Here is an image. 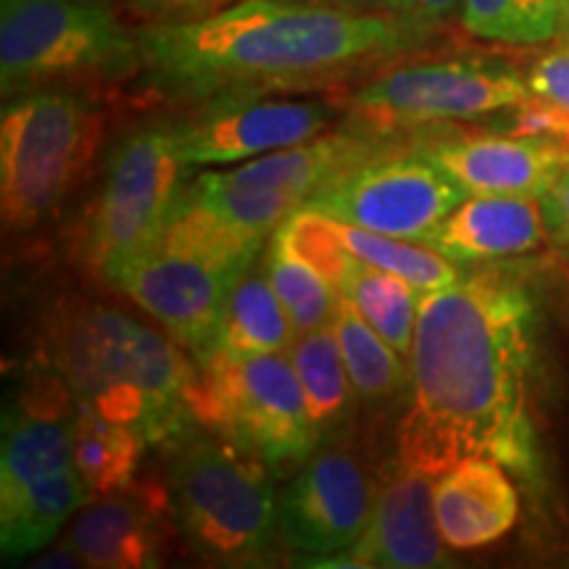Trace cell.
I'll return each mask as SVG.
<instances>
[{
  "instance_id": "1",
  "label": "cell",
  "mask_w": 569,
  "mask_h": 569,
  "mask_svg": "<svg viewBox=\"0 0 569 569\" xmlns=\"http://www.w3.org/2000/svg\"><path fill=\"white\" fill-rule=\"evenodd\" d=\"M532 319L528 290L496 274H465L422 296L398 465L440 478L461 459L486 457L536 475Z\"/></svg>"
},
{
  "instance_id": "2",
  "label": "cell",
  "mask_w": 569,
  "mask_h": 569,
  "mask_svg": "<svg viewBox=\"0 0 569 569\" xmlns=\"http://www.w3.org/2000/svg\"><path fill=\"white\" fill-rule=\"evenodd\" d=\"M430 24L309 0H240L188 24L138 32L146 82L180 101L325 88L422 46Z\"/></svg>"
},
{
  "instance_id": "3",
  "label": "cell",
  "mask_w": 569,
  "mask_h": 569,
  "mask_svg": "<svg viewBox=\"0 0 569 569\" xmlns=\"http://www.w3.org/2000/svg\"><path fill=\"white\" fill-rule=\"evenodd\" d=\"M53 369L80 409L134 427L169 448L193 430L198 372L161 332L113 309H88L63 327Z\"/></svg>"
},
{
  "instance_id": "4",
  "label": "cell",
  "mask_w": 569,
  "mask_h": 569,
  "mask_svg": "<svg viewBox=\"0 0 569 569\" xmlns=\"http://www.w3.org/2000/svg\"><path fill=\"white\" fill-rule=\"evenodd\" d=\"M167 451L169 509L198 557L222 567L267 565L282 540L272 469L201 425Z\"/></svg>"
},
{
  "instance_id": "5",
  "label": "cell",
  "mask_w": 569,
  "mask_h": 569,
  "mask_svg": "<svg viewBox=\"0 0 569 569\" xmlns=\"http://www.w3.org/2000/svg\"><path fill=\"white\" fill-rule=\"evenodd\" d=\"M77 403L67 382L40 377L3 419L0 553L19 561L46 549L88 503L74 461Z\"/></svg>"
},
{
  "instance_id": "6",
  "label": "cell",
  "mask_w": 569,
  "mask_h": 569,
  "mask_svg": "<svg viewBox=\"0 0 569 569\" xmlns=\"http://www.w3.org/2000/svg\"><path fill=\"white\" fill-rule=\"evenodd\" d=\"M103 111L82 92H17L0 117V209L11 230H32L88 174Z\"/></svg>"
},
{
  "instance_id": "7",
  "label": "cell",
  "mask_w": 569,
  "mask_h": 569,
  "mask_svg": "<svg viewBox=\"0 0 569 569\" xmlns=\"http://www.w3.org/2000/svg\"><path fill=\"white\" fill-rule=\"evenodd\" d=\"M142 69L138 32L101 0H3L0 82L6 96L59 82H113Z\"/></svg>"
},
{
  "instance_id": "8",
  "label": "cell",
  "mask_w": 569,
  "mask_h": 569,
  "mask_svg": "<svg viewBox=\"0 0 569 569\" xmlns=\"http://www.w3.org/2000/svg\"><path fill=\"white\" fill-rule=\"evenodd\" d=\"M196 419L256 453L274 478L298 472L322 446L293 361L282 353L203 356Z\"/></svg>"
},
{
  "instance_id": "9",
  "label": "cell",
  "mask_w": 569,
  "mask_h": 569,
  "mask_svg": "<svg viewBox=\"0 0 569 569\" xmlns=\"http://www.w3.org/2000/svg\"><path fill=\"white\" fill-rule=\"evenodd\" d=\"M390 146L372 132L327 134L243 161L227 172H203L184 190L234 230L264 243L269 232L306 209L336 177Z\"/></svg>"
},
{
  "instance_id": "10",
  "label": "cell",
  "mask_w": 569,
  "mask_h": 569,
  "mask_svg": "<svg viewBox=\"0 0 569 569\" xmlns=\"http://www.w3.org/2000/svg\"><path fill=\"white\" fill-rule=\"evenodd\" d=\"M188 169L172 124L138 127L119 140L84 227V256L98 274L109 280L159 240L180 201Z\"/></svg>"
},
{
  "instance_id": "11",
  "label": "cell",
  "mask_w": 569,
  "mask_h": 569,
  "mask_svg": "<svg viewBox=\"0 0 569 569\" xmlns=\"http://www.w3.org/2000/svg\"><path fill=\"white\" fill-rule=\"evenodd\" d=\"M248 269L232 256L167 224L159 240L119 267L109 282L167 327L177 343L203 359L217 343L227 301Z\"/></svg>"
},
{
  "instance_id": "12",
  "label": "cell",
  "mask_w": 569,
  "mask_h": 569,
  "mask_svg": "<svg viewBox=\"0 0 569 569\" xmlns=\"http://www.w3.org/2000/svg\"><path fill=\"white\" fill-rule=\"evenodd\" d=\"M530 96L528 77L501 61L443 59L393 67L348 92L346 109L375 132L480 119Z\"/></svg>"
},
{
  "instance_id": "13",
  "label": "cell",
  "mask_w": 569,
  "mask_h": 569,
  "mask_svg": "<svg viewBox=\"0 0 569 569\" xmlns=\"http://www.w3.org/2000/svg\"><path fill=\"white\" fill-rule=\"evenodd\" d=\"M465 198L457 180L425 151H396L390 146L336 177L306 209L422 243Z\"/></svg>"
},
{
  "instance_id": "14",
  "label": "cell",
  "mask_w": 569,
  "mask_h": 569,
  "mask_svg": "<svg viewBox=\"0 0 569 569\" xmlns=\"http://www.w3.org/2000/svg\"><path fill=\"white\" fill-rule=\"evenodd\" d=\"M332 122L322 101L264 98V92H230L198 101L190 117L172 122L177 151L188 167L251 161L315 140Z\"/></svg>"
},
{
  "instance_id": "15",
  "label": "cell",
  "mask_w": 569,
  "mask_h": 569,
  "mask_svg": "<svg viewBox=\"0 0 569 569\" xmlns=\"http://www.w3.org/2000/svg\"><path fill=\"white\" fill-rule=\"evenodd\" d=\"M377 493L380 488L353 453L317 448L280 498L282 543L298 557H338L367 532Z\"/></svg>"
},
{
  "instance_id": "16",
  "label": "cell",
  "mask_w": 569,
  "mask_h": 569,
  "mask_svg": "<svg viewBox=\"0 0 569 569\" xmlns=\"http://www.w3.org/2000/svg\"><path fill=\"white\" fill-rule=\"evenodd\" d=\"M274 240H280L290 253H296L336 288L348 259L403 277L422 293L443 290L465 277L457 261L446 259L436 248L346 224L317 209H301L284 219Z\"/></svg>"
},
{
  "instance_id": "17",
  "label": "cell",
  "mask_w": 569,
  "mask_h": 569,
  "mask_svg": "<svg viewBox=\"0 0 569 569\" xmlns=\"http://www.w3.org/2000/svg\"><path fill=\"white\" fill-rule=\"evenodd\" d=\"M436 480L419 469L398 465L380 486L369 528L361 540L322 567H386L430 569L448 567L446 540L436 517Z\"/></svg>"
},
{
  "instance_id": "18",
  "label": "cell",
  "mask_w": 569,
  "mask_h": 569,
  "mask_svg": "<svg viewBox=\"0 0 569 569\" xmlns=\"http://www.w3.org/2000/svg\"><path fill=\"white\" fill-rule=\"evenodd\" d=\"M467 196L543 198L569 167V146L528 134H475L425 148Z\"/></svg>"
},
{
  "instance_id": "19",
  "label": "cell",
  "mask_w": 569,
  "mask_h": 569,
  "mask_svg": "<svg viewBox=\"0 0 569 569\" xmlns=\"http://www.w3.org/2000/svg\"><path fill=\"white\" fill-rule=\"evenodd\" d=\"M169 493L151 482L101 496L82 507L67 543L84 567L151 569L167 557L163 511Z\"/></svg>"
},
{
  "instance_id": "20",
  "label": "cell",
  "mask_w": 569,
  "mask_h": 569,
  "mask_svg": "<svg viewBox=\"0 0 569 569\" xmlns=\"http://www.w3.org/2000/svg\"><path fill=\"white\" fill-rule=\"evenodd\" d=\"M549 238L543 203L525 196H467L422 240L457 264L522 256Z\"/></svg>"
},
{
  "instance_id": "21",
  "label": "cell",
  "mask_w": 569,
  "mask_h": 569,
  "mask_svg": "<svg viewBox=\"0 0 569 569\" xmlns=\"http://www.w3.org/2000/svg\"><path fill=\"white\" fill-rule=\"evenodd\" d=\"M519 496L507 467L486 457H469L436 480V517L451 549L469 551L493 543L515 528Z\"/></svg>"
},
{
  "instance_id": "22",
  "label": "cell",
  "mask_w": 569,
  "mask_h": 569,
  "mask_svg": "<svg viewBox=\"0 0 569 569\" xmlns=\"http://www.w3.org/2000/svg\"><path fill=\"white\" fill-rule=\"evenodd\" d=\"M288 356L293 361L298 380H301L306 407H309V415L325 443V438L336 436L348 425L356 398H359L336 332L332 327H322V330L296 336Z\"/></svg>"
},
{
  "instance_id": "23",
  "label": "cell",
  "mask_w": 569,
  "mask_h": 569,
  "mask_svg": "<svg viewBox=\"0 0 569 569\" xmlns=\"http://www.w3.org/2000/svg\"><path fill=\"white\" fill-rule=\"evenodd\" d=\"M298 332L290 325L272 282L264 274L246 272L227 301L217 343L211 351L224 353H280L288 351ZM209 356V353H206Z\"/></svg>"
},
{
  "instance_id": "24",
  "label": "cell",
  "mask_w": 569,
  "mask_h": 569,
  "mask_svg": "<svg viewBox=\"0 0 569 569\" xmlns=\"http://www.w3.org/2000/svg\"><path fill=\"white\" fill-rule=\"evenodd\" d=\"M340 353L361 401L386 403L401 396L411 382V369L403 365V356L388 343L359 309L340 293L336 317H332Z\"/></svg>"
},
{
  "instance_id": "25",
  "label": "cell",
  "mask_w": 569,
  "mask_h": 569,
  "mask_svg": "<svg viewBox=\"0 0 569 569\" xmlns=\"http://www.w3.org/2000/svg\"><path fill=\"white\" fill-rule=\"evenodd\" d=\"M146 446L134 427L77 407L74 461L90 496H111L130 488Z\"/></svg>"
},
{
  "instance_id": "26",
  "label": "cell",
  "mask_w": 569,
  "mask_h": 569,
  "mask_svg": "<svg viewBox=\"0 0 569 569\" xmlns=\"http://www.w3.org/2000/svg\"><path fill=\"white\" fill-rule=\"evenodd\" d=\"M338 290L398 353L409 359L417 332L419 303L425 296L422 290H417L403 277L367 264H353L348 269Z\"/></svg>"
},
{
  "instance_id": "27",
  "label": "cell",
  "mask_w": 569,
  "mask_h": 569,
  "mask_svg": "<svg viewBox=\"0 0 569 569\" xmlns=\"http://www.w3.org/2000/svg\"><path fill=\"white\" fill-rule=\"evenodd\" d=\"M267 277L298 336L332 325L340 303V290L296 253H290L280 240H272L269 246Z\"/></svg>"
},
{
  "instance_id": "28",
  "label": "cell",
  "mask_w": 569,
  "mask_h": 569,
  "mask_svg": "<svg viewBox=\"0 0 569 569\" xmlns=\"http://www.w3.org/2000/svg\"><path fill=\"white\" fill-rule=\"evenodd\" d=\"M461 24L475 38L538 46L561 32L559 0H461Z\"/></svg>"
},
{
  "instance_id": "29",
  "label": "cell",
  "mask_w": 569,
  "mask_h": 569,
  "mask_svg": "<svg viewBox=\"0 0 569 569\" xmlns=\"http://www.w3.org/2000/svg\"><path fill=\"white\" fill-rule=\"evenodd\" d=\"M511 111V134H528V138H543L569 146V113L543 98L530 96L517 103Z\"/></svg>"
},
{
  "instance_id": "30",
  "label": "cell",
  "mask_w": 569,
  "mask_h": 569,
  "mask_svg": "<svg viewBox=\"0 0 569 569\" xmlns=\"http://www.w3.org/2000/svg\"><path fill=\"white\" fill-rule=\"evenodd\" d=\"M230 0H127L134 17L146 24H188L213 17L227 9Z\"/></svg>"
},
{
  "instance_id": "31",
  "label": "cell",
  "mask_w": 569,
  "mask_h": 569,
  "mask_svg": "<svg viewBox=\"0 0 569 569\" xmlns=\"http://www.w3.org/2000/svg\"><path fill=\"white\" fill-rule=\"evenodd\" d=\"M528 84L532 96L569 113V42L532 63Z\"/></svg>"
},
{
  "instance_id": "32",
  "label": "cell",
  "mask_w": 569,
  "mask_h": 569,
  "mask_svg": "<svg viewBox=\"0 0 569 569\" xmlns=\"http://www.w3.org/2000/svg\"><path fill=\"white\" fill-rule=\"evenodd\" d=\"M546 213L549 234L569 253V167L551 184V190L540 198Z\"/></svg>"
},
{
  "instance_id": "33",
  "label": "cell",
  "mask_w": 569,
  "mask_h": 569,
  "mask_svg": "<svg viewBox=\"0 0 569 569\" xmlns=\"http://www.w3.org/2000/svg\"><path fill=\"white\" fill-rule=\"evenodd\" d=\"M461 6V0H393L390 9L398 13H407L411 19L425 21V24H432V21H440L451 17Z\"/></svg>"
},
{
  "instance_id": "34",
  "label": "cell",
  "mask_w": 569,
  "mask_h": 569,
  "mask_svg": "<svg viewBox=\"0 0 569 569\" xmlns=\"http://www.w3.org/2000/svg\"><path fill=\"white\" fill-rule=\"evenodd\" d=\"M559 9H561V30L569 32V0H559Z\"/></svg>"
},
{
  "instance_id": "35",
  "label": "cell",
  "mask_w": 569,
  "mask_h": 569,
  "mask_svg": "<svg viewBox=\"0 0 569 569\" xmlns=\"http://www.w3.org/2000/svg\"><path fill=\"white\" fill-rule=\"evenodd\" d=\"M353 3H388V6H393V0H353Z\"/></svg>"
}]
</instances>
